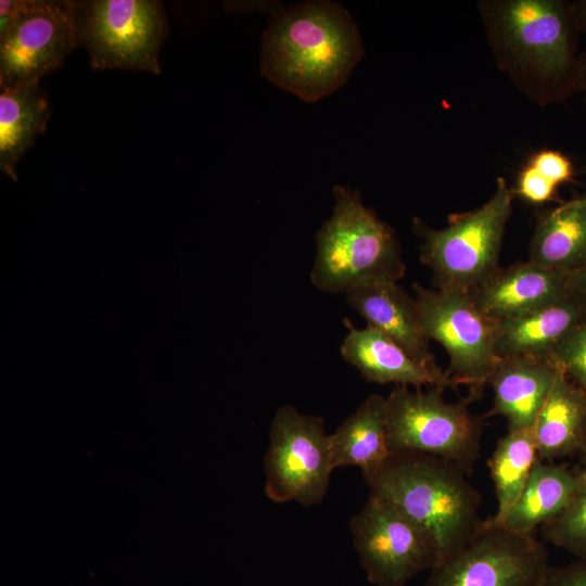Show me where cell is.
<instances>
[{
    "label": "cell",
    "instance_id": "obj_15",
    "mask_svg": "<svg viewBox=\"0 0 586 586\" xmlns=\"http://www.w3.org/2000/svg\"><path fill=\"white\" fill-rule=\"evenodd\" d=\"M559 371L547 358L499 357L488 381L494 395L488 416L504 417L508 429H533Z\"/></svg>",
    "mask_w": 586,
    "mask_h": 586
},
{
    "label": "cell",
    "instance_id": "obj_28",
    "mask_svg": "<svg viewBox=\"0 0 586 586\" xmlns=\"http://www.w3.org/2000/svg\"><path fill=\"white\" fill-rule=\"evenodd\" d=\"M536 586H586V558L563 565H550Z\"/></svg>",
    "mask_w": 586,
    "mask_h": 586
},
{
    "label": "cell",
    "instance_id": "obj_26",
    "mask_svg": "<svg viewBox=\"0 0 586 586\" xmlns=\"http://www.w3.org/2000/svg\"><path fill=\"white\" fill-rule=\"evenodd\" d=\"M557 187L527 164L520 171L512 192L532 204H542L553 198Z\"/></svg>",
    "mask_w": 586,
    "mask_h": 586
},
{
    "label": "cell",
    "instance_id": "obj_18",
    "mask_svg": "<svg viewBox=\"0 0 586 586\" xmlns=\"http://www.w3.org/2000/svg\"><path fill=\"white\" fill-rule=\"evenodd\" d=\"M333 469L358 467L365 480L375 475L393 454L386 438V397L371 394L330 434Z\"/></svg>",
    "mask_w": 586,
    "mask_h": 586
},
{
    "label": "cell",
    "instance_id": "obj_19",
    "mask_svg": "<svg viewBox=\"0 0 586 586\" xmlns=\"http://www.w3.org/2000/svg\"><path fill=\"white\" fill-rule=\"evenodd\" d=\"M586 481V470L538 460L502 525L520 534H534L556 517Z\"/></svg>",
    "mask_w": 586,
    "mask_h": 586
},
{
    "label": "cell",
    "instance_id": "obj_1",
    "mask_svg": "<svg viewBox=\"0 0 586 586\" xmlns=\"http://www.w3.org/2000/svg\"><path fill=\"white\" fill-rule=\"evenodd\" d=\"M480 14L498 67L540 105L577 91L581 35L565 0H487Z\"/></svg>",
    "mask_w": 586,
    "mask_h": 586
},
{
    "label": "cell",
    "instance_id": "obj_10",
    "mask_svg": "<svg viewBox=\"0 0 586 586\" xmlns=\"http://www.w3.org/2000/svg\"><path fill=\"white\" fill-rule=\"evenodd\" d=\"M548 559L534 534L511 532L488 518L470 542L430 570L423 586H536Z\"/></svg>",
    "mask_w": 586,
    "mask_h": 586
},
{
    "label": "cell",
    "instance_id": "obj_17",
    "mask_svg": "<svg viewBox=\"0 0 586 586\" xmlns=\"http://www.w3.org/2000/svg\"><path fill=\"white\" fill-rule=\"evenodd\" d=\"M585 319L586 304L570 294L523 315L499 320L496 354L548 359L557 345Z\"/></svg>",
    "mask_w": 586,
    "mask_h": 586
},
{
    "label": "cell",
    "instance_id": "obj_16",
    "mask_svg": "<svg viewBox=\"0 0 586 586\" xmlns=\"http://www.w3.org/2000/svg\"><path fill=\"white\" fill-rule=\"evenodd\" d=\"M346 303L370 326L399 345L415 360L438 366L422 331L417 302L397 282H379L345 293Z\"/></svg>",
    "mask_w": 586,
    "mask_h": 586
},
{
    "label": "cell",
    "instance_id": "obj_13",
    "mask_svg": "<svg viewBox=\"0 0 586 586\" xmlns=\"http://www.w3.org/2000/svg\"><path fill=\"white\" fill-rule=\"evenodd\" d=\"M344 323L348 332L341 344V356L355 367L366 381L416 388H457L456 383L440 366H428L415 360L379 330L370 326L357 329L346 318Z\"/></svg>",
    "mask_w": 586,
    "mask_h": 586
},
{
    "label": "cell",
    "instance_id": "obj_4",
    "mask_svg": "<svg viewBox=\"0 0 586 586\" xmlns=\"http://www.w3.org/2000/svg\"><path fill=\"white\" fill-rule=\"evenodd\" d=\"M332 215L316 233L311 283L327 293H346L379 282H397L406 264L395 231L362 203L358 190L333 187Z\"/></svg>",
    "mask_w": 586,
    "mask_h": 586
},
{
    "label": "cell",
    "instance_id": "obj_7",
    "mask_svg": "<svg viewBox=\"0 0 586 586\" xmlns=\"http://www.w3.org/2000/svg\"><path fill=\"white\" fill-rule=\"evenodd\" d=\"M74 16L92 69L162 73L160 52L169 33L162 1H74Z\"/></svg>",
    "mask_w": 586,
    "mask_h": 586
},
{
    "label": "cell",
    "instance_id": "obj_14",
    "mask_svg": "<svg viewBox=\"0 0 586 586\" xmlns=\"http://www.w3.org/2000/svg\"><path fill=\"white\" fill-rule=\"evenodd\" d=\"M569 275L521 262L498 268L468 295L489 318L504 320L569 296Z\"/></svg>",
    "mask_w": 586,
    "mask_h": 586
},
{
    "label": "cell",
    "instance_id": "obj_32",
    "mask_svg": "<svg viewBox=\"0 0 586 586\" xmlns=\"http://www.w3.org/2000/svg\"><path fill=\"white\" fill-rule=\"evenodd\" d=\"M578 456H579L583 469L586 470V420H585V424H584L582 443H581V447H579V450H578Z\"/></svg>",
    "mask_w": 586,
    "mask_h": 586
},
{
    "label": "cell",
    "instance_id": "obj_22",
    "mask_svg": "<svg viewBox=\"0 0 586 586\" xmlns=\"http://www.w3.org/2000/svg\"><path fill=\"white\" fill-rule=\"evenodd\" d=\"M50 115L39 84L0 89V170L14 181L18 161L44 131Z\"/></svg>",
    "mask_w": 586,
    "mask_h": 586
},
{
    "label": "cell",
    "instance_id": "obj_11",
    "mask_svg": "<svg viewBox=\"0 0 586 586\" xmlns=\"http://www.w3.org/2000/svg\"><path fill=\"white\" fill-rule=\"evenodd\" d=\"M77 47L74 1L18 0L14 23L0 36V89L39 84Z\"/></svg>",
    "mask_w": 586,
    "mask_h": 586
},
{
    "label": "cell",
    "instance_id": "obj_6",
    "mask_svg": "<svg viewBox=\"0 0 586 586\" xmlns=\"http://www.w3.org/2000/svg\"><path fill=\"white\" fill-rule=\"evenodd\" d=\"M444 388L396 385L386 397V438L392 453L443 458L470 475L481 455L483 418L468 398L448 403Z\"/></svg>",
    "mask_w": 586,
    "mask_h": 586
},
{
    "label": "cell",
    "instance_id": "obj_23",
    "mask_svg": "<svg viewBox=\"0 0 586 586\" xmlns=\"http://www.w3.org/2000/svg\"><path fill=\"white\" fill-rule=\"evenodd\" d=\"M538 460L533 429H508L497 441L487 462L497 499L496 513L489 518L495 525H502Z\"/></svg>",
    "mask_w": 586,
    "mask_h": 586
},
{
    "label": "cell",
    "instance_id": "obj_12",
    "mask_svg": "<svg viewBox=\"0 0 586 586\" xmlns=\"http://www.w3.org/2000/svg\"><path fill=\"white\" fill-rule=\"evenodd\" d=\"M349 527L360 566L374 586H405L438 562L429 535L377 497L369 495Z\"/></svg>",
    "mask_w": 586,
    "mask_h": 586
},
{
    "label": "cell",
    "instance_id": "obj_9",
    "mask_svg": "<svg viewBox=\"0 0 586 586\" xmlns=\"http://www.w3.org/2000/svg\"><path fill=\"white\" fill-rule=\"evenodd\" d=\"M264 470L265 494L271 501L320 504L334 470L323 419L301 413L291 405L279 407L269 430Z\"/></svg>",
    "mask_w": 586,
    "mask_h": 586
},
{
    "label": "cell",
    "instance_id": "obj_30",
    "mask_svg": "<svg viewBox=\"0 0 586 586\" xmlns=\"http://www.w3.org/2000/svg\"><path fill=\"white\" fill-rule=\"evenodd\" d=\"M577 75V91L583 93L586 105V50L579 53Z\"/></svg>",
    "mask_w": 586,
    "mask_h": 586
},
{
    "label": "cell",
    "instance_id": "obj_20",
    "mask_svg": "<svg viewBox=\"0 0 586 586\" xmlns=\"http://www.w3.org/2000/svg\"><path fill=\"white\" fill-rule=\"evenodd\" d=\"M585 420L586 391L560 370L533 426L538 459L578 454Z\"/></svg>",
    "mask_w": 586,
    "mask_h": 586
},
{
    "label": "cell",
    "instance_id": "obj_27",
    "mask_svg": "<svg viewBox=\"0 0 586 586\" xmlns=\"http://www.w3.org/2000/svg\"><path fill=\"white\" fill-rule=\"evenodd\" d=\"M542 176L557 186L572 180L574 168L570 158L556 150H543L534 154L530 163Z\"/></svg>",
    "mask_w": 586,
    "mask_h": 586
},
{
    "label": "cell",
    "instance_id": "obj_25",
    "mask_svg": "<svg viewBox=\"0 0 586 586\" xmlns=\"http://www.w3.org/2000/svg\"><path fill=\"white\" fill-rule=\"evenodd\" d=\"M548 359L586 391V319L557 345Z\"/></svg>",
    "mask_w": 586,
    "mask_h": 586
},
{
    "label": "cell",
    "instance_id": "obj_29",
    "mask_svg": "<svg viewBox=\"0 0 586 586\" xmlns=\"http://www.w3.org/2000/svg\"><path fill=\"white\" fill-rule=\"evenodd\" d=\"M570 293L586 304V257L582 264L569 273Z\"/></svg>",
    "mask_w": 586,
    "mask_h": 586
},
{
    "label": "cell",
    "instance_id": "obj_31",
    "mask_svg": "<svg viewBox=\"0 0 586 586\" xmlns=\"http://www.w3.org/2000/svg\"><path fill=\"white\" fill-rule=\"evenodd\" d=\"M572 3L579 33L586 35V0H577Z\"/></svg>",
    "mask_w": 586,
    "mask_h": 586
},
{
    "label": "cell",
    "instance_id": "obj_24",
    "mask_svg": "<svg viewBox=\"0 0 586 586\" xmlns=\"http://www.w3.org/2000/svg\"><path fill=\"white\" fill-rule=\"evenodd\" d=\"M539 528L544 542L586 558V481L569 504Z\"/></svg>",
    "mask_w": 586,
    "mask_h": 586
},
{
    "label": "cell",
    "instance_id": "obj_3",
    "mask_svg": "<svg viewBox=\"0 0 586 586\" xmlns=\"http://www.w3.org/2000/svg\"><path fill=\"white\" fill-rule=\"evenodd\" d=\"M467 476L448 460L405 451L393 453L366 482L370 496L391 505L429 535L440 562L470 542L484 523L481 494Z\"/></svg>",
    "mask_w": 586,
    "mask_h": 586
},
{
    "label": "cell",
    "instance_id": "obj_21",
    "mask_svg": "<svg viewBox=\"0 0 586 586\" xmlns=\"http://www.w3.org/2000/svg\"><path fill=\"white\" fill-rule=\"evenodd\" d=\"M528 260L571 273L586 257V194L547 212L536 222Z\"/></svg>",
    "mask_w": 586,
    "mask_h": 586
},
{
    "label": "cell",
    "instance_id": "obj_5",
    "mask_svg": "<svg viewBox=\"0 0 586 586\" xmlns=\"http://www.w3.org/2000/svg\"><path fill=\"white\" fill-rule=\"evenodd\" d=\"M513 192L499 177L491 199L480 207L448 217L442 229L413 218L422 239L420 260L431 270L436 290L469 293L498 268Z\"/></svg>",
    "mask_w": 586,
    "mask_h": 586
},
{
    "label": "cell",
    "instance_id": "obj_2",
    "mask_svg": "<svg viewBox=\"0 0 586 586\" xmlns=\"http://www.w3.org/2000/svg\"><path fill=\"white\" fill-rule=\"evenodd\" d=\"M365 54L349 12L327 0L275 10L262 38L260 73L306 102L343 86Z\"/></svg>",
    "mask_w": 586,
    "mask_h": 586
},
{
    "label": "cell",
    "instance_id": "obj_8",
    "mask_svg": "<svg viewBox=\"0 0 586 586\" xmlns=\"http://www.w3.org/2000/svg\"><path fill=\"white\" fill-rule=\"evenodd\" d=\"M412 288L423 333L448 356L446 373L457 386H469L470 402L480 398L499 359L498 320L481 313L468 293L430 290L419 283Z\"/></svg>",
    "mask_w": 586,
    "mask_h": 586
}]
</instances>
